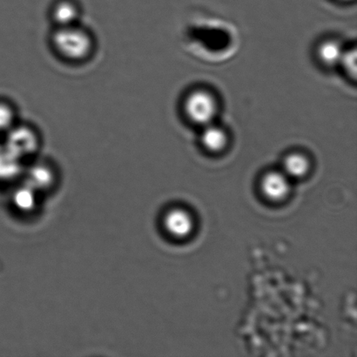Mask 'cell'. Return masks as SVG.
Here are the masks:
<instances>
[{"label": "cell", "instance_id": "cell-1", "mask_svg": "<svg viewBox=\"0 0 357 357\" xmlns=\"http://www.w3.org/2000/svg\"><path fill=\"white\" fill-rule=\"evenodd\" d=\"M48 44L52 54L70 66L86 64L92 61L98 50L96 34L83 23L52 28Z\"/></svg>", "mask_w": 357, "mask_h": 357}, {"label": "cell", "instance_id": "cell-2", "mask_svg": "<svg viewBox=\"0 0 357 357\" xmlns=\"http://www.w3.org/2000/svg\"><path fill=\"white\" fill-rule=\"evenodd\" d=\"M43 142L40 129L33 122L23 120L3 135V146L24 163L36 158Z\"/></svg>", "mask_w": 357, "mask_h": 357}, {"label": "cell", "instance_id": "cell-3", "mask_svg": "<svg viewBox=\"0 0 357 357\" xmlns=\"http://www.w3.org/2000/svg\"><path fill=\"white\" fill-rule=\"evenodd\" d=\"M184 112L192 123L204 128L213 123L218 113V102L215 96L209 91L195 90L185 98Z\"/></svg>", "mask_w": 357, "mask_h": 357}, {"label": "cell", "instance_id": "cell-4", "mask_svg": "<svg viewBox=\"0 0 357 357\" xmlns=\"http://www.w3.org/2000/svg\"><path fill=\"white\" fill-rule=\"evenodd\" d=\"M83 7L78 0H54L47 10V19L52 28L83 23Z\"/></svg>", "mask_w": 357, "mask_h": 357}, {"label": "cell", "instance_id": "cell-5", "mask_svg": "<svg viewBox=\"0 0 357 357\" xmlns=\"http://www.w3.org/2000/svg\"><path fill=\"white\" fill-rule=\"evenodd\" d=\"M28 162H30L26 169L28 185L37 190L47 189L54 185L56 178L55 169L49 160L38 159L37 156Z\"/></svg>", "mask_w": 357, "mask_h": 357}, {"label": "cell", "instance_id": "cell-6", "mask_svg": "<svg viewBox=\"0 0 357 357\" xmlns=\"http://www.w3.org/2000/svg\"><path fill=\"white\" fill-rule=\"evenodd\" d=\"M192 220L188 212L182 209H174L167 213L164 219V227L170 236L176 238H185L191 233Z\"/></svg>", "mask_w": 357, "mask_h": 357}, {"label": "cell", "instance_id": "cell-7", "mask_svg": "<svg viewBox=\"0 0 357 357\" xmlns=\"http://www.w3.org/2000/svg\"><path fill=\"white\" fill-rule=\"evenodd\" d=\"M289 177L280 172L268 173L262 180V191L272 201L284 199L289 192Z\"/></svg>", "mask_w": 357, "mask_h": 357}, {"label": "cell", "instance_id": "cell-8", "mask_svg": "<svg viewBox=\"0 0 357 357\" xmlns=\"http://www.w3.org/2000/svg\"><path fill=\"white\" fill-rule=\"evenodd\" d=\"M201 142L206 151L213 153H220L229 144V136L223 128L212 123L206 126L203 129Z\"/></svg>", "mask_w": 357, "mask_h": 357}, {"label": "cell", "instance_id": "cell-9", "mask_svg": "<svg viewBox=\"0 0 357 357\" xmlns=\"http://www.w3.org/2000/svg\"><path fill=\"white\" fill-rule=\"evenodd\" d=\"M344 51V48L338 41L328 40L323 42L318 47V59L326 68H335L340 66Z\"/></svg>", "mask_w": 357, "mask_h": 357}, {"label": "cell", "instance_id": "cell-10", "mask_svg": "<svg viewBox=\"0 0 357 357\" xmlns=\"http://www.w3.org/2000/svg\"><path fill=\"white\" fill-rule=\"evenodd\" d=\"M20 120V108L15 101L0 96V134L5 135Z\"/></svg>", "mask_w": 357, "mask_h": 357}, {"label": "cell", "instance_id": "cell-11", "mask_svg": "<svg viewBox=\"0 0 357 357\" xmlns=\"http://www.w3.org/2000/svg\"><path fill=\"white\" fill-rule=\"evenodd\" d=\"M284 174L288 177L301 178L305 176L310 169V162L302 153H291L284 160Z\"/></svg>", "mask_w": 357, "mask_h": 357}, {"label": "cell", "instance_id": "cell-12", "mask_svg": "<svg viewBox=\"0 0 357 357\" xmlns=\"http://www.w3.org/2000/svg\"><path fill=\"white\" fill-rule=\"evenodd\" d=\"M13 199L14 206L20 211H33L37 204L36 190L26 184L14 192Z\"/></svg>", "mask_w": 357, "mask_h": 357}, {"label": "cell", "instance_id": "cell-13", "mask_svg": "<svg viewBox=\"0 0 357 357\" xmlns=\"http://www.w3.org/2000/svg\"><path fill=\"white\" fill-rule=\"evenodd\" d=\"M344 66L346 73L351 78L356 79V49L353 50L344 51V57H342L341 64Z\"/></svg>", "mask_w": 357, "mask_h": 357}, {"label": "cell", "instance_id": "cell-14", "mask_svg": "<svg viewBox=\"0 0 357 357\" xmlns=\"http://www.w3.org/2000/svg\"><path fill=\"white\" fill-rule=\"evenodd\" d=\"M341 1L348 2V1H351V0H341Z\"/></svg>", "mask_w": 357, "mask_h": 357}]
</instances>
